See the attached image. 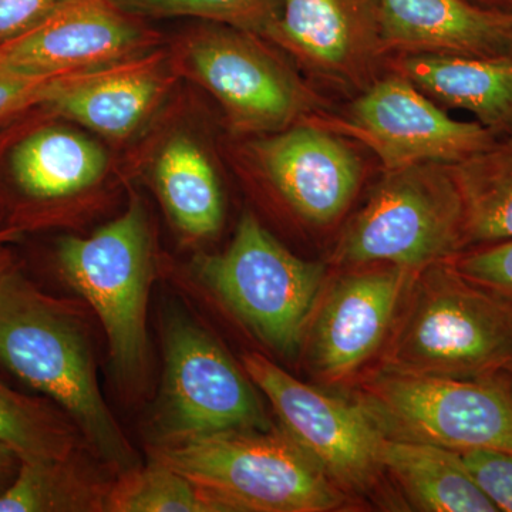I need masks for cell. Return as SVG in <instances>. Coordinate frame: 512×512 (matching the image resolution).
<instances>
[{"instance_id": "obj_1", "label": "cell", "mask_w": 512, "mask_h": 512, "mask_svg": "<svg viewBox=\"0 0 512 512\" xmlns=\"http://www.w3.org/2000/svg\"><path fill=\"white\" fill-rule=\"evenodd\" d=\"M0 363L59 404L121 474L136 454L101 396L89 338L66 303L9 271L0 279Z\"/></svg>"}, {"instance_id": "obj_2", "label": "cell", "mask_w": 512, "mask_h": 512, "mask_svg": "<svg viewBox=\"0 0 512 512\" xmlns=\"http://www.w3.org/2000/svg\"><path fill=\"white\" fill-rule=\"evenodd\" d=\"M154 460L192 481L224 512H329L345 493L284 430L160 439Z\"/></svg>"}, {"instance_id": "obj_3", "label": "cell", "mask_w": 512, "mask_h": 512, "mask_svg": "<svg viewBox=\"0 0 512 512\" xmlns=\"http://www.w3.org/2000/svg\"><path fill=\"white\" fill-rule=\"evenodd\" d=\"M409 305L383 355V369L478 379L512 370V308L448 262L414 276Z\"/></svg>"}, {"instance_id": "obj_4", "label": "cell", "mask_w": 512, "mask_h": 512, "mask_svg": "<svg viewBox=\"0 0 512 512\" xmlns=\"http://www.w3.org/2000/svg\"><path fill=\"white\" fill-rule=\"evenodd\" d=\"M463 231V198L451 165H410L387 173L340 239L335 261L419 274L464 251Z\"/></svg>"}, {"instance_id": "obj_5", "label": "cell", "mask_w": 512, "mask_h": 512, "mask_svg": "<svg viewBox=\"0 0 512 512\" xmlns=\"http://www.w3.org/2000/svg\"><path fill=\"white\" fill-rule=\"evenodd\" d=\"M357 403L386 439L512 453V382L504 373L454 379L382 369L362 383Z\"/></svg>"}, {"instance_id": "obj_6", "label": "cell", "mask_w": 512, "mask_h": 512, "mask_svg": "<svg viewBox=\"0 0 512 512\" xmlns=\"http://www.w3.org/2000/svg\"><path fill=\"white\" fill-rule=\"evenodd\" d=\"M64 281L99 316L111 365L123 382H136L147 359V305L153 279V239L146 208L133 198L127 211L92 237L59 242Z\"/></svg>"}, {"instance_id": "obj_7", "label": "cell", "mask_w": 512, "mask_h": 512, "mask_svg": "<svg viewBox=\"0 0 512 512\" xmlns=\"http://www.w3.org/2000/svg\"><path fill=\"white\" fill-rule=\"evenodd\" d=\"M197 272L256 338L292 356L316 311L326 269L293 255L248 212L229 247L201 258Z\"/></svg>"}, {"instance_id": "obj_8", "label": "cell", "mask_w": 512, "mask_h": 512, "mask_svg": "<svg viewBox=\"0 0 512 512\" xmlns=\"http://www.w3.org/2000/svg\"><path fill=\"white\" fill-rule=\"evenodd\" d=\"M178 46V70L218 100L237 133H278L308 119L319 104L259 36L208 23Z\"/></svg>"}, {"instance_id": "obj_9", "label": "cell", "mask_w": 512, "mask_h": 512, "mask_svg": "<svg viewBox=\"0 0 512 512\" xmlns=\"http://www.w3.org/2000/svg\"><path fill=\"white\" fill-rule=\"evenodd\" d=\"M165 379L161 439L232 430H269L247 372L185 313L164 325Z\"/></svg>"}, {"instance_id": "obj_10", "label": "cell", "mask_w": 512, "mask_h": 512, "mask_svg": "<svg viewBox=\"0 0 512 512\" xmlns=\"http://www.w3.org/2000/svg\"><path fill=\"white\" fill-rule=\"evenodd\" d=\"M249 379L265 394L289 439L339 488L367 493L383 473L384 436L359 403L330 396L295 379L259 353L242 357Z\"/></svg>"}, {"instance_id": "obj_11", "label": "cell", "mask_w": 512, "mask_h": 512, "mask_svg": "<svg viewBox=\"0 0 512 512\" xmlns=\"http://www.w3.org/2000/svg\"><path fill=\"white\" fill-rule=\"evenodd\" d=\"M312 120L339 136L362 141L379 157L387 173L424 163L460 164L497 138L477 121L448 116L399 73L366 87L353 103L349 120Z\"/></svg>"}, {"instance_id": "obj_12", "label": "cell", "mask_w": 512, "mask_h": 512, "mask_svg": "<svg viewBox=\"0 0 512 512\" xmlns=\"http://www.w3.org/2000/svg\"><path fill=\"white\" fill-rule=\"evenodd\" d=\"M158 35L114 0H62L22 35L0 43V72L56 77L151 52Z\"/></svg>"}, {"instance_id": "obj_13", "label": "cell", "mask_w": 512, "mask_h": 512, "mask_svg": "<svg viewBox=\"0 0 512 512\" xmlns=\"http://www.w3.org/2000/svg\"><path fill=\"white\" fill-rule=\"evenodd\" d=\"M251 156L289 207L313 225L338 220L362 180V165L348 143L312 119L259 138Z\"/></svg>"}, {"instance_id": "obj_14", "label": "cell", "mask_w": 512, "mask_h": 512, "mask_svg": "<svg viewBox=\"0 0 512 512\" xmlns=\"http://www.w3.org/2000/svg\"><path fill=\"white\" fill-rule=\"evenodd\" d=\"M414 272L389 266L343 276L323 299L311 332V363L330 383L355 375L383 345Z\"/></svg>"}, {"instance_id": "obj_15", "label": "cell", "mask_w": 512, "mask_h": 512, "mask_svg": "<svg viewBox=\"0 0 512 512\" xmlns=\"http://www.w3.org/2000/svg\"><path fill=\"white\" fill-rule=\"evenodd\" d=\"M269 40L342 86H363L386 53L377 0H279Z\"/></svg>"}, {"instance_id": "obj_16", "label": "cell", "mask_w": 512, "mask_h": 512, "mask_svg": "<svg viewBox=\"0 0 512 512\" xmlns=\"http://www.w3.org/2000/svg\"><path fill=\"white\" fill-rule=\"evenodd\" d=\"M170 62L163 52L99 69L57 76L43 106L109 138L133 134L170 87Z\"/></svg>"}, {"instance_id": "obj_17", "label": "cell", "mask_w": 512, "mask_h": 512, "mask_svg": "<svg viewBox=\"0 0 512 512\" xmlns=\"http://www.w3.org/2000/svg\"><path fill=\"white\" fill-rule=\"evenodd\" d=\"M384 52L512 55V10L473 0H377Z\"/></svg>"}, {"instance_id": "obj_18", "label": "cell", "mask_w": 512, "mask_h": 512, "mask_svg": "<svg viewBox=\"0 0 512 512\" xmlns=\"http://www.w3.org/2000/svg\"><path fill=\"white\" fill-rule=\"evenodd\" d=\"M393 69L437 104L467 111L495 136L512 127V55H400Z\"/></svg>"}, {"instance_id": "obj_19", "label": "cell", "mask_w": 512, "mask_h": 512, "mask_svg": "<svg viewBox=\"0 0 512 512\" xmlns=\"http://www.w3.org/2000/svg\"><path fill=\"white\" fill-rule=\"evenodd\" d=\"M380 461L383 473H389L416 510L498 512L458 451L384 437Z\"/></svg>"}, {"instance_id": "obj_20", "label": "cell", "mask_w": 512, "mask_h": 512, "mask_svg": "<svg viewBox=\"0 0 512 512\" xmlns=\"http://www.w3.org/2000/svg\"><path fill=\"white\" fill-rule=\"evenodd\" d=\"M103 147L77 131L45 127L13 148L10 171L16 185L36 200L70 197L103 177Z\"/></svg>"}, {"instance_id": "obj_21", "label": "cell", "mask_w": 512, "mask_h": 512, "mask_svg": "<svg viewBox=\"0 0 512 512\" xmlns=\"http://www.w3.org/2000/svg\"><path fill=\"white\" fill-rule=\"evenodd\" d=\"M158 194L184 234L207 238L217 234L224 218V200L210 158L195 141L171 138L154 163Z\"/></svg>"}, {"instance_id": "obj_22", "label": "cell", "mask_w": 512, "mask_h": 512, "mask_svg": "<svg viewBox=\"0 0 512 512\" xmlns=\"http://www.w3.org/2000/svg\"><path fill=\"white\" fill-rule=\"evenodd\" d=\"M451 171L463 198L464 249L512 239V127Z\"/></svg>"}, {"instance_id": "obj_23", "label": "cell", "mask_w": 512, "mask_h": 512, "mask_svg": "<svg viewBox=\"0 0 512 512\" xmlns=\"http://www.w3.org/2000/svg\"><path fill=\"white\" fill-rule=\"evenodd\" d=\"M109 490L90 483L67 460H22L0 493V512L106 511Z\"/></svg>"}, {"instance_id": "obj_24", "label": "cell", "mask_w": 512, "mask_h": 512, "mask_svg": "<svg viewBox=\"0 0 512 512\" xmlns=\"http://www.w3.org/2000/svg\"><path fill=\"white\" fill-rule=\"evenodd\" d=\"M76 439L72 423L59 410L0 382V441L20 460H67Z\"/></svg>"}, {"instance_id": "obj_25", "label": "cell", "mask_w": 512, "mask_h": 512, "mask_svg": "<svg viewBox=\"0 0 512 512\" xmlns=\"http://www.w3.org/2000/svg\"><path fill=\"white\" fill-rule=\"evenodd\" d=\"M106 511L224 512L187 477L156 460L121 474L107 493Z\"/></svg>"}, {"instance_id": "obj_26", "label": "cell", "mask_w": 512, "mask_h": 512, "mask_svg": "<svg viewBox=\"0 0 512 512\" xmlns=\"http://www.w3.org/2000/svg\"><path fill=\"white\" fill-rule=\"evenodd\" d=\"M141 19L194 18L269 39L279 0H114Z\"/></svg>"}, {"instance_id": "obj_27", "label": "cell", "mask_w": 512, "mask_h": 512, "mask_svg": "<svg viewBox=\"0 0 512 512\" xmlns=\"http://www.w3.org/2000/svg\"><path fill=\"white\" fill-rule=\"evenodd\" d=\"M447 262L471 284L512 308V239L458 252Z\"/></svg>"}, {"instance_id": "obj_28", "label": "cell", "mask_w": 512, "mask_h": 512, "mask_svg": "<svg viewBox=\"0 0 512 512\" xmlns=\"http://www.w3.org/2000/svg\"><path fill=\"white\" fill-rule=\"evenodd\" d=\"M460 456L468 473L497 510L512 512V453L470 450Z\"/></svg>"}, {"instance_id": "obj_29", "label": "cell", "mask_w": 512, "mask_h": 512, "mask_svg": "<svg viewBox=\"0 0 512 512\" xmlns=\"http://www.w3.org/2000/svg\"><path fill=\"white\" fill-rule=\"evenodd\" d=\"M56 77H28L0 72V121L29 107L43 106Z\"/></svg>"}, {"instance_id": "obj_30", "label": "cell", "mask_w": 512, "mask_h": 512, "mask_svg": "<svg viewBox=\"0 0 512 512\" xmlns=\"http://www.w3.org/2000/svg\"><path fill=\"white\" fill-rule=\"evenodd\" d=\"M62 0H0V43L22 35Z\"/></svg>"}, {"instance_id": "obj_31", "label": "cell", "mask_w": 512, "mask_h": 512, "mask_svg": "<svg viewBox=\"0 0 512 512\" xmlns=\"http://www.w3.org/2000/svg\"><path fill=\"white\" fill-rule=\"evenodd\" d=\"M20 457L12 447L0 441V493L5 490L18 474Z\"/></svg>"}, {"instance_id": "obj_32", "label": "cell", "mask_w": 512, "mask_h": 512, "mask_svg": "<svg viewBox=\"0 0 512 512\" xmlns=\"http://www.w3.org/2000/svg\"><path fill=\"white\" fill-rule=\"evenodd\" d=\"M12 237V232L3 231L0 232V279L3 278L9 271H12V256H10V252L6 244Z\"/></svg>"}, {"instance_id": "obj_33", "label": "cell", "mask_w": 512, "mask_h": 512, "mask_svg": "<svg viewBox=\"0 0 512 512\" xmlns=\"http://www.w3.org/2000/svg\"><path fill=\"white\" fill-rule=\"evenodd\" d=\"M480 5L490 6V8L512 10V0H473Z\"/></svg>"}]
</instances>
